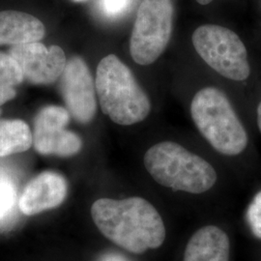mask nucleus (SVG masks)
<instances>
[{
	"mask_svg": "<svg viewBox=\"0 0 261 261\" xmlns=\"http://www.w3.org/2000/svg\"><path fill=\"white\" fill-rule=\"evenodd\" d=\"M91 216L101 233L127 252L140 254L165 242L164 221L143 197L100 198L91 207Z\"/></svg>",
	"mask_w": 261,
	"mask_h": 261,
	"instance_id": "f257e3e1",
	"label": "nucleus"
},
{
	"mask_svg": "<svg viewBox=\"0 0 261 261\" xmlns=\"http://www.w3.org/2000/svg\"><path fill=\"white\" fill-rule=\"evenodd\" d=\"M95 85L102 111L114 123L129 126L149 115L148 96L117 56L110 55L100 61Z\"/></svg>",
	"mask_w": 261,
	"mask_h": 261,
	"instance_id": "f03ea898",
	"label": "nucleus"
},
{
	"mask_svg": "<svg viewBox=\"0 0 261 261\" xmlns=\"http://www.w3.org/2000/svg\"><path fill=\"white\" fill-rule=\"evenodd\" d=\"M144 166L160 185L194 195L212 189L218 178L207 161L172 141L150 147L144 156Z\"/></svg>",
	"mask_w": 261,
	"mask_h": 261,
	"instance_id": "7ed1b4c3",
	"label": "nucleus"
},
{
	"mask_svg": "<svg viewBox=\"0 0 261 261\" xmlns=\"http://www.w3.org/2000/svg\"><path fill=\"white\" fill-rule=\"evenodd\" d=\"M200 134L219 153L236 156L248 145V135L225 94L218 88L199 90L191 105Z\"/></svg>",
	"mask_w": 261,
	"mask_h": 261,
	"instance_id": "20e7f679",
	"label": "nucleus"
},
{
	"mask_svg": "<svg viewBox=\"0 0 261 261\" xmlns=\"http://www.w3.org/2000/svg\"><path fill=\"white\" fill-rule=\"evenodd\" d=\"M196 53L224 77L242 82L251 74L248 53L239 36L228 28L205 24L193 34Z\"/></svg>",
	"mask_w": 261,
	"mask_h": 261,
	"instance_id": "39448f33",
	"label": "nucleus"
},
{
	"mask_svg": "<svg viewBox=\"0 0 261 261\" xmlns=\"http://www.w3.org/2000/svg\"><path fill=\"white\" fill-rule=\"evenodd\" d=\"M173 24L171 0H143L130 39V53L140 65L155 62L169 43Z\"/></svg>",
	"mask_w": 261,
	"mask_h": 261,
	"instance_id": "423d86ee",
	"label": "nucleus"
},
{
	"mask_svg": "<svg viewBox=\"0 0 261 261\" xmlns=\"http://www.w3.org/2000/svg\"><path fill=\"white\" fill-rule=\"evenodd\" d=\"M69 121L70 112L62 107L48 106L38 112L34 121L33 145L39 154L71 157L81 151V138L65 129Z\"/></svg>",
	"mask_w": 261,
	"mask_h": 261,
	"instance_id": "0eeeda50",
	"label": "nucleus"
},
{
	"mask_svg": "<svg viewBox=\"0 0 261 261\" xmlns=\"http://www.w3.org/2000/svg\"><path fill=\"white\" fill-rule=\"evenodd\" d=\"M61 88L68 112L76 121L88 123L97 111L96 85L88 66L81 57H73L66 64Z\"/></svg>",
	"mask_w": 261,
	"mask_h": 261,
	"instance_id": "6e6552de",
	"label": "nucleus"
},
{
	"mask_svg": "<svg viewBox=\"0 0 261 261\" xmlns=\"http://www.w3.org/2000/svg\"><path fill=\"white\" fill-rule=\"evenodd\" d=\"M9 54L18 61L24 79L32 84L55 83L62 75L67 64L61 47H46L39 42L13 46Z\"/></svg>",
	"mask_w": 261,
	"mask_h": 261,
	"instance_id": "1a4fd4ad",
	"label": "nucleus"
},
{
	"mask_svg": "<svg viewBox=\"0 0 261 261\" xmlns=\"http://www.w3.org/2000/svg\"><path fill=\"white\" fill-rule=\"evenodd\" d=\"M68 194L65 178L56 171H44L31 179L19 198L20 212L34 216L63 203Z\"/></svg>",
	"mask_w": 261,
	"mask_h": 261,
	"instance_id": "9d476101",
	"label": "nucleus"
},
{
	"mask_svg": "<svg viewBox=\"0 0 261 261\" xmlns=\"http://www.w3.org/2000/svg\"><path fill=\"white\" fill-rule=\"evenodd\" d=\"M230 241L216 225L199 228L187 244L183 261H229Z\"/></svg>",
	"mask_w": 261,
	"mask_h": 261,
	"instance_id": "9b49d317",
	"label": "nucleus"
},
{
	"mask_svg": "<svg viewBox=\"0 0 261 261\" xmlns=\"http://www.w3.org/2000/svg\"><path fill=\"white\" fill-rule=\"evenodd\" d=\"M44 23L36 17L19 11L0 12V46H17L42 40Z\"/></svg>",
	"mask_w": 261,
	"mask_h": 261,
	"instance_id": "f8f14e48",
	"label": "nucleus"
},
{
	"mask_svg": "<svg viewBox=\"0 0 261 261\" xmlns=\"http://www.w3.org/2000/svg\"><path fill=\"white\" fill-rule=\"evenodd\" d=\"M33 144V135L28 124L19 119L0 121V157L28 151Z\"/></svg>",
	"mask_w": 261,
	"mask_h": 261,
	"instance_id": "ddd939ff",
	"label": "nucleus"
},
{
	"mask_svg": "<svg viewBox=\"0 0 261 261\" xmlns=\"http://www.w3.org/2000/svg\"><path fill=\"white\" fill-rule=\"evenodd\" d=\"M23 80L24 75L18 61L10 54L0 53V83L16 86Z\"/></svg>",
	"mask_w": 261,
	"mask_h": 261,
	"instance_id": "4468645a",
	"label": "nucleus"
},
{
	"mask_svg": "<svg viewBox=\"0 0 261 261\" xmlns=\"http://www.w3.org/2000/svg\"><path fill=\"white\" fill-rule=\"evenodd\" d=\"M16 188L9 178L0 172V222L7 218L16 203Z\"/></svg>",
	"mask_w": 261,
	"mask_h": 261,
	"instance_id": "2eb2a0df",
	"label": "nucleus"
},
{
	"mask_svg": "<svg viewBox=\"0 0 261 261\" xmlns=\"http://www.w3.org/2000/svg\"><path fill=\"white\" fill-rule=\"evenodd\" d=\"M130 0H100L99 7L103 16L116 19L122 16L130 6Z\"/></svg>",
	"mask_w": 261,
	"mask_h": 261,
	"instance_id": "dca6fc26",
	"label": "nucleus"
},
{
	"mask_svg": "<svg viewBox=\"0 0 261 261\" xmlns=\"http://www.w3.org/2000/svg\"><path fill=\"white\" fill-rule=\"evenodd\" d=\"M248 221L253 234L261 238V191L254 196L248 209Z\"/></svg>",
	"mask_w": 261,
	"mask_h": 261,
	"instance_id": "f3484780",
	"label": "nucleus"
},
{
	"mask_svg": "<svg viewBox=\"0 0 261 261\" xmlns=\"http://www.w3.org/2000/svg\"><path fill=\"white\" fill-rule=\"evenodd\" d=\"M17 95L14 86L0 83V106L13 100Z\"/></svg>",
	"mask_w": 261,
	"mask_h": 261,
	"instance_id": "a211bd4d",
	"label": "nucleus"
},
{
	"mask_svg": "<svg viewBox=\"0 0 261 261\" xmlns=\"http://www.w3.org/2000/svg\"><path fill=\"white\" fill-rule=\"evenodd\" d=\"M96 261H130L127 257L117 252H106L99 256Z\"/></svg>",
	"mask_w": 261,
	"mask_h": 261,
	"instance_id": "6ab92c4d",
	"label": "nucleus"
},
{
	"mask_svg": "<svg viewBox=\"0 0 261 261\" xmlns=\"http://www.w3.org/2000/svg\"><path fill=\"white\" fill-rule=\"evenodd\" d=\"M257 124H258V128L261 133V102L257 108Z\"/></svg>",
	"mask_w": 261,
	"mask_h": 261,
	"instance_id": "aec40b11",
	"label": "nucleus"
},
{
	"mask_svg": "<svg viewBox=\"0 0 261 261\" xmlns=\"http://www.w3.org/2000/svg\"><path fill=\"white\" fill-rule=\"evenodd\" d=\"M199 4H201V5H207V4H209V3H211L213 0H196Z\"/></svg>",
	"mask_w": 261,
	"mask_h": 261,
	"instance_id": "412c9836",
	"label": "nucleus"
},
{
	"mask_svg": "<svg viewBox=\"0 0 261 261\" xmlns=\"http://www.w3.org/2000/svg\"><path fill=\"white\" fill-rule=\"evenodd\" d=\"M74 2H83V1H85V0H73Z\"/></svg>",
	"mask_w": 261,
	"mask_h": 261,
	"instance_id": "4be33fe9",
	"label": "nucleus"
}]
</instances>
